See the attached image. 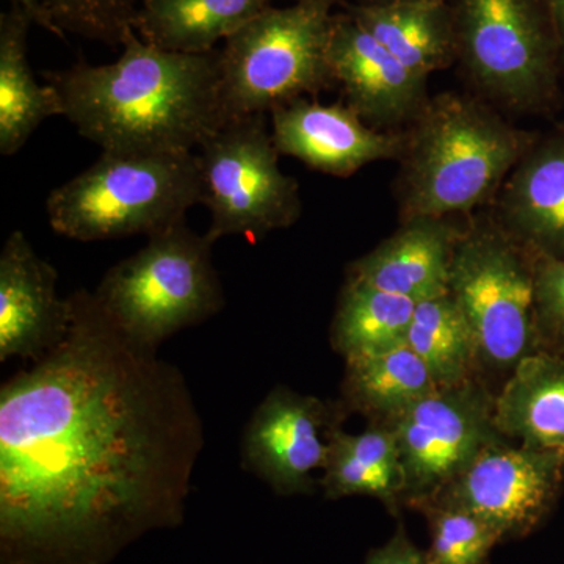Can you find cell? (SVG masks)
<instances>
[{
  "instance_id": "3957f363",
  "label": "cell",
  "mask_w": 564,
  "mask_h": 564,
  "mask_svg": "<svg viewBox=\"0 0 564 564\" xmlns=\"http://www.w3.org/2000/svg\"><path fill=\"white\" fill-rule=\"evenodd\" d=\"M406 135L402 218L451 217L500 192L530 143L485 104L458 95L430 99Z\"/></svg>"
},
{
  "instance_id": "7a4b0ae2",
  "label": "cell",
  "mask_w": 564,
  "mask_h": 564,
  "mask_svg": "<svg viewBox=\"0 0 564 564\" xmlns=\"http://www.w3.org/2000/svg\"><path fill=\"white\" fill-rule=\"evenodd\" d=\"M109 65L85 61L44 74L62 117L102 152H195L226 122L220 50L181 54L128 29Z\"/></svg>"
},
{
  "instance_id": "9a60e30c",
  "label": "cell",
  "mask_w": 564,
  "mask_h": 564,
  "mask_svg": "<svg viewBox=\"0 0 564 564\" xmlns=\"http://www.w3.org/2000/svg\"><path fill=\"white\" fill-rule=\"evenodd\" d=\"M57 270L17 229L0 254V362L43 358L65 339L69 300L57 292Z\"/></svg>"
},
{
  "instance_id": "4dcf8cb0",
  "label": "cell",
  "mask_w": 564,
  "mask_h": 564,
  "mask_svg": "<svg viewBox=\"0 0 564 564\" xmlns=\"http://www.w3.org/2000/svg\"><path fill=\"white\" fill-rule=\"evenodd\" d=\"M558 44L560 61H564V0H544Z\"/></svg>"
},
{
  "instance_id": "603a6c76",
  "label": "cell",
  "mask_w": 564,
  "mask_h": 564,
  "mask_svg": "<svg viewBox=\"0 0 564 564\" xmlns=\"http://www.w3.org/2000/svg\"><path fill=\"white\" fill-rule=\"evenodd\" d=\"M321 486L326 499L370 496L389 507L402 502L404 470L391 426L369 422L362 433H332Z\"/></svg>"
},
{
  "instance_id": "e0dca14e",
  "label": "cell",
  "mask_w": 564,
  "mask_h": 564,
  "mask_svg": "<svg viewBox=\"0 0 564 564\" xmlns=\"http://www.w3.org/2000/svg\"><path fill=\"white\" fill-rule=\"evenodd\" d=\"M497 223L534 258L564 261V137L530 144L499 192Z\"/></svg>"
},
{
  "instance_id": "d4e9b609",
  "label": "cell",
  "mask_w": 564,
  "mask_h": 564,
  "mask_svg": "<svg viewBox=\"0 0 564 564\" xmlns=\"http://www.w3.org/2000/svg\"><path fill=\"white\" fill-rule=\"evenodd\" d=\"M406 344L425 364L437 389L480 377L473 333L448 293L415 303Z\"/></svg>"
},
{
  "instance_id": "6da1fadb",
  "label": "cell",
  "mask_w": 564,
  "mask_h": 564,
  "mask_svg": "<svg viewBox=\"0 0 564 564\" xmlns=\"http://www.w3.org/2000/svg\"><path fill=\"white\" fill-rule=\"evenodd\" d=\"M68 300L65 339L0 388V564H107L180 527L206 444L184 373Z\"/></svg>"
},
{
  "instance_id": "8992f818",
  "label": "cell",
  "mask_w": 564,
  "mask_h": 564,
  "mask_svg": "<svg viewBox=\"0 0 564 564\" xmlns=\"http://www.w3.org/2000/svg\"><path fill=\"white\" fill-rule=\"evenodd\" d=\"M339 2L269 7L225 41L220 91L226 121L265 115L334 84L328 51Z\"/></svg>"
},
{
  "instance_id": "f546056e",
  "label": "cell",
  "mask_w": 564,
  "mask_h": 564,
  "mask_svg": "<svg viewBox=\"0 0 564 564\" xmlns=\"http://www.w3.org/2000/svg\"><path fill=\"white\" fill-rule=\"evenodd\" d=\"M9 2H11V7H17V9L28 13L33 24L40 25L41 29L52 33L57 39L65 40L66 33L55 24V21L52 20L51 14L47 13V10L44 9L40 0H9Z\"/></svg>"
},
{
  "instance_id": "4316f807",
  "label": "cell",
  "mask_w": 564,
  "mask_h": 564,
  "mask_svg": "<svg viewBox=\"0 0 564 564\" xmlns=\"http://www.w3.org/2000/svg\"><path fill=\"white\" fill-rule=\"evenodd\" d=\"M65 33L121 46L143 0H40Z\"/></svg>"
},
{
  "instance_id": "ffe728a7",
  "label": "cell",
  "mask_w": 564,
  "mask_h": 564,
  "mask_svg": "<svg viewBox=\"0 0 564 564\" xmlns=\"http://www.w3.org/2000/svg\"><path fill=\"white\" fill-rule=\"evenodd\" d=\"M274 0H143L133 31L151 46L181 54H207Z\"/></svg>"
},
{
  "instance_id": "8fae6325",
  "label": "cell",
  "mask_w": 564,
  "mask_h": 564,
  "mask_svg": "<svg viewBox=\"0 0 564 564\" xmlns=\"http://www.w3.org/2000/svg\"><path fill=\"white\" fill-rule=\"evenodd\" d=\"M345 414L340 402L276 386L245 426L243 469L280 496L314 492L315 473L325 467L329 437Z\"/></svg>"
},
{
  "instance_id": "277c9868",
  "label": "cell",
  "mask_w": 564,
  "mask_h": 564,
  "mask_svg": "<svg viewBox=\"0 0 564 564\" xmlns=\"http://www.w3.org/2000/svg\"><path fill=\"white\" fill-rule=\"evenodd\" d=\"M202 203L196 152H102L47 196L51 228L79 242L151 237Z\"/></svg>"
},
{
  "instance_id": "ba28073f",
  "label": "cell",
  "mask_w": 564,
  "mask_h": 564,
  "mask_svg": "<svg viewBox=\"0 0 564 564\" xmlns=\"http://www.w3.org/2000/svg\"><path fill=\"white\" fill-rule=\"evenodd\" d=\"M458 62L494 101L533 110L556 90L560 52L544 0H451Z\"/></svg>"
},
{
  "instance_id": "5bb4252c",
  "label": "cell",
  "mask_w": 564,
  "mask_h": 564,
  "mask_svg": "<svg viewBox=\"0 0 564 564\" xmlns=\"http://www.w3.org/2000/svg\"><path fill=\"white\" fill-rule=\"evenodd\" d=\"M280 154L329 176L347 177L370 163L402 159L406 137L375 129L347 104L296 99L270 111Z\"/></svg>"
},
{
  "instance_id": "2e32d148",
  "label": "cell",
  "mask_w": 564,
  "mask_h": 564,
  "mask_svg": "<svg viewBox=\"0 0 564 564\" xmlns=\"http://www.w3.org/2000/svg\"><path fill=\"white\" fill-rule=\"evenodd\" d=\"M463 229L448 217H413L351 263L347 276L414 302L448 293Z\"/></svg>"
},
{
  "instance_id": "7c38bea8",
  "label": "cell",
  "mask_w": 564,
  "mask_h": 564,
  "mask_svg": "<svg viewBox=\"0 0 564 564\" xmlns=\"http://www.w3.org/2000/svg\"><path fill=\"white\" fill-rule=\"evenodd\" d=\"M563 467L562 455L513 445L503 437L484 448L429 503L462 508L494 527L500 536H519L547 513L558 491Z\"/></svg>"
},
{
  "instance_id": "cb8c5ba5",
  "label": "cell",
  "mask_w": 564,
  "mask_h": 564,
  "mask_svg": "<svg viewBox=\"0 0 564 564\" xmlns=\"http://www.w3.org/2000/svg\"><path fill=\"white\" fill-rule=\"evenodd\" d=\"M414 300L347 276L332 323V345L345 361L406 344Z\"/></svg>"
},
{
  "instance_id": "52a82bcc",
  "label": "cell",
  "mask_w": 564,
  "mask_h": 564,
  "mask_svg": "<svg viewBox=\"0 0 564 564\" xmlns=\"http://www.w3.org/2000/svg\"><path fill=\"white\" fill-rule=\"evenodd\" d=\"M448 295L473 333L484 380L489 373L507 380L522 359L540 351L534 322V258L499 223H475L463 229Z\"/></svg>"
},
{
  "instance_id": "7402d4cb",
  "label": "cell",
  "mask_w": 564,
  "mask_h": 564,
  "mask_svg": "<svg viewBox=\"0 0 564 564\" xmlns=\"http://www.w3.org/2000/svg\"><path fill=\"white\" fill-rule=\"evenodd\" d=\"M340 404L372 423L391 425L437 391L432 375L410 345L345 361Z\"/></svg>"
},
{
  "instance_id": "1f68e13d",
  "label": "cell",
  "mask_w": 564,
  "mask_h": 564,
  "mask_svg": "<svg viewBox=\"0 0 564 564\" xmlns=\"http://www.w3.org/2000/svg\"><path fill=\"white\" fill-rule=\"evenodd\" d=\"M406 2V0H358V3H392Z\"/></svg>"
},
{
  "instance_id": "83f0119b",
  "label": "cell",
  "mask_w": 564,
  "mask_h": 564,
  "mask_svg": "<svg viewBox=\"0 0 564 564\" xmlns=\"http://www.w3.org/2000/svg\"><path fill=\"white\" fill-rule=\"evenodd\" d=\"M534 322L540 351L564 355V261L534 258Z\"/></svg>"
},
{
  "instance_id": "44dd1931",
  "label": "cell",
  "mask_w": 564,
  "mask_h": 564,
  "mask_svg": "<svg viewBox=\"0 0 564 564\" xmlns=\"http://www.w3.org/2000/svg\"><path fill=\"white\" fill-rule=\"evenodd\" d=\"M28 13L11 7L0 14V152L22 150L41 122L62 115V102L50 84L33 76L28 57Z\"/></svg>"
},
{
  "instance_id": "30bf717a",
  "label": "cell",
  "mask_w": 564,
  "mask_h": 564,
  "mask_svg": "<svg viewBox=\"0 0 564 564\" xmlns=\"http://www.w3.org/2000/svg\"><path fill=\"white\" fill-rule=\"evenodd\" d=\"M494 404L496 393L477 377L437 389L389 425L403 464L402 502L417 508L432 502L484 448L503 440Z\"/></svg>"
},
{
  "instance_id": "f1b7e54d",
  "label": "cell",
  "mask_w": 564,
  "mask_h": 564,
  "mask_svg": "<svg viewBox=\"0 0 564 564\" xmlns=\"http://www.w3.org/2000/svg\"><path fill=\"white\" fill-rule=\"evenodd\" d=\"M366 564H430L429 556L422 554L406 534L399 532L383 547L373 551Z\"/></svg>"
},
{
  "instance_id": "484cf974",
  "label": "cell",
  "mask_w": 564,
  "mask_h": 564,
  "mask_svg": "<svg viewBox=\"0 0 564 564\" xmlns=\"http://www.w3.org/2000/svg\"><path fill=\"white\" fill-rule=\"evenodd\" d=\"M432 525L430 564H484L494 545L503 540L494 527L462 508L423 505Z\"/></svg>"
},
{
  "instance_id": "d6986e66",
  "label": "cell",
  "mask_w": 564,
  "mask_h": 564,
  "mask_svg": "<svg viewBox=\"0 0 564 564\" xmlns=\"http://www.w3.org/2000/svg\"><path fill=\"white\" fill-rule=\"evenodd\" d=\"M345 11L419 76L429 79L458 62L451 0L348 3Z\"/></svg>"
},
{
  "instance_id": "ac0fdd59",
  "label": "cell",
  "mask_w": 564,
  "mask_h": 564,
  "mask_svg": "<svg viewBox=\"0 0 564 564\" xmlns=\"http://www.w3.org/2000/svg\"><path fill=\"white\" fill-rule=\"evenodd\" d=\"M494 423L505 440L555 452L564 459V359L547 351L527 356L496 393Z\"/></svg>"
},
{
  "instance_id": "4fadbf2b",
  "label": "cell",
  "mask_w": 564,
  "mask_h": 564,
  "mask_svg": "<svg viewBox=\"0 0 564 564\" xmlns=\"http://www.w3.org/2000/svg\"><path fill=\"white\" fill-rule=\"evenodd\" d=\"M328 58L347 106L375 129L414 122L430 101L429 79L406 68L347 11L334 14Z\"/></svg>"
},
{
  "instance_id": "5b68a950",
  "label": "cell",
  "mask_w": 564,
  "mask_h": 564,
  "mask_svg": "<svg viewBox=\"0 0 564 564\" xmlns=\"http://www.w3.org/2000/svg\"><path fill=\"white\" fill-rule=\"evenodd\" d=\"M206 234L180 221L104 274L95 291L104 311L133 343L159 350L174 334L202 325L225 307Z\"/></svg>"
},
{
  "instance_id": "9c48e42d",
  "label": "cell",
  "mask_w": 564,
  "mask_h": 564,
  "mask_svg": "<svg viewBox=\"0 0 564 564\" xmlns=\"http://www.w3.org/2000/svg\"><path fill=\"white\" fill-rule=\"evenodd\" d=\"M202 204L210 212L207 239L242 236L252 242L284 229L302 214L299 182L280 169L265 115L226 121L196 152Z\"/></svg>"
}]
</instances>
